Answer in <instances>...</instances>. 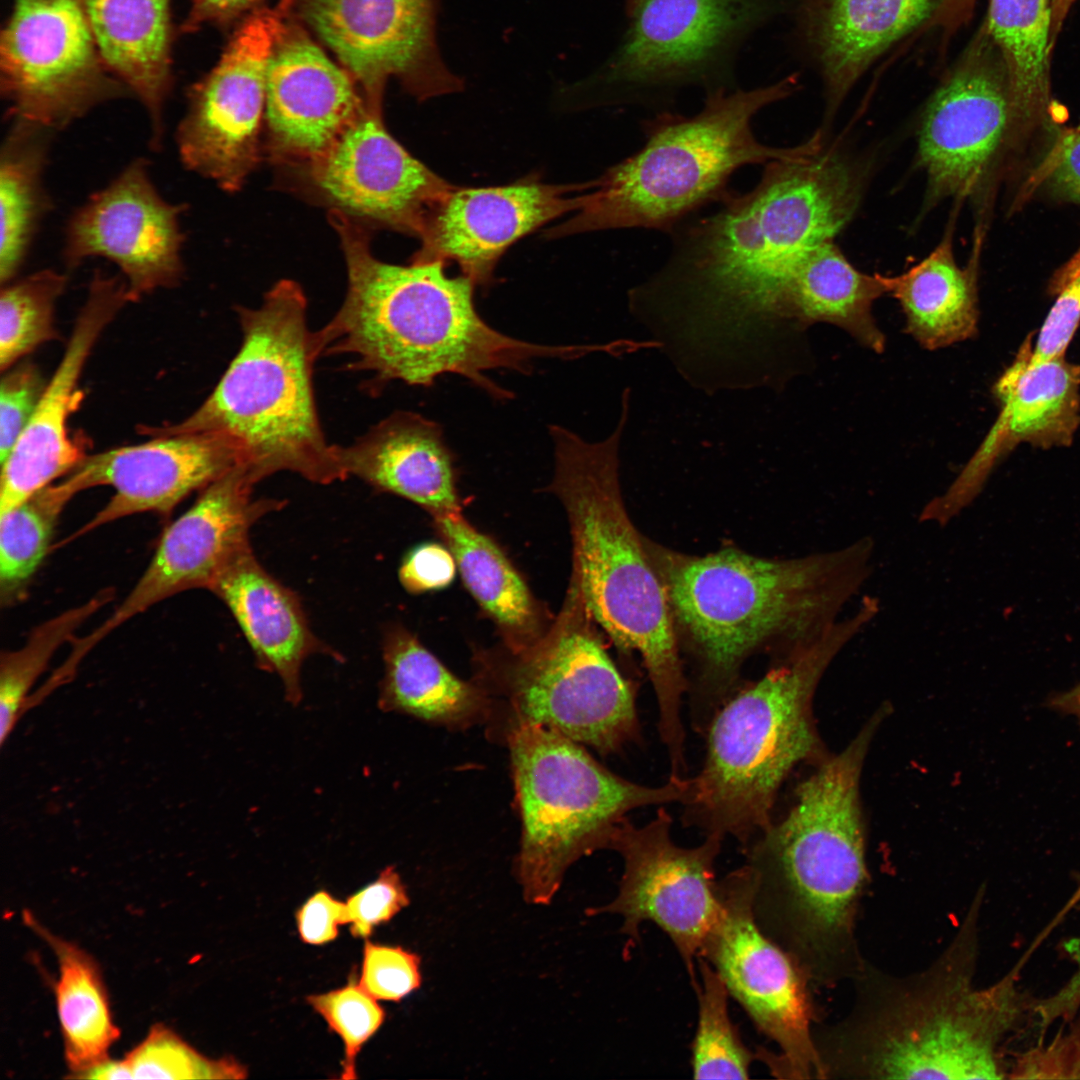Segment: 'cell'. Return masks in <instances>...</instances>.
Returning <instances> with one entry per match:
<instances>
[{
	"label": "cell",
	"mask_w": 1080,
	"mask_h": 1080,
	"mask_svg": "<svg viewBox=\"0 0 1080 1080\" xmlns=\"http://www.w3.org/2000/svg\"><path fill=\"white\" fill-rule=\"evenodd\" d=\"M237 464L236 445L214 432L152 436L141 444L86 455L64 478L77 493L100 486H109L114 493L57 546L131 515H169L187 496Z\"/></svg>",
	"instance_id": "cell-23"
},
{
	"label": "cell",
	"mask_w": 1080,
	"mask_h": 1080,
	"mask_svg": "<svg viewBox=\"0 0 1080 1080\" xmlns=\"http://www.w3.org/2000/svg\"><path fill=\"white\" fill-rule=\"evenodd\" d=\"M1051 0H991L984 30L1006 75L1016 132L1033 130L1050 103Z\"/></svg>",
	"instance_id": "cell-34"
},
{
	"label": "cell",
	"mask_w": 1080,
	"mask_h": 1080,
	"mask_svg": "<svg viewBox=\"0 0 1080 1080\" xmlns=\"http://www.w3.org/2000/svg\"><path fill=\"white\" fill-rule=\"evenodd\" d=\"M367 105L345 69L303 31L286 26L266 76L265 142L274 160L308 165Z\"/></svg>",
	"instance_id": "cell-26"
},
{
	"label": "cell",
	"mask_w": 1080,
	"mask_h": 1080,
	"mask_svg": "<svg viewBox=\"0 0 1080 1080\" xmlns=\"http://www.w3.org/2000/svg\"><path fill=\"white\" fill-rule=\"evenodd\" d=\"M130 301L124 278L96 270L63 356L26 428L1 462L0 513L66 476L87 455L68 424L79 408V381L101 334Z\"/></svg>",
	"instance_id": "cell-24"
},
{
	"label": "cell",
	"mask_w": 1080,
	"mask_h": 1080,
	"mask_svg": "<svg viewBox=\"0 0 1080 1080\" xmlns=\"http://www.w3.org/2000/svg\"><path fill=\"white\" fill-rule=\"evenodd\" d=\"M456 567L450 550L427 543L406 556L400 566L399 578L409 592H426L447 586L455 576Z\"/></svg>",
	"instance_id": "cell-49"
},
{
	"label": "cell",
	"mask_w": 1080,
	"mask_h": 1080,
	"mask_svg": "<svg viewBox=\"0 0 1080 1080\" xmlns=\"http://www.w3.org/2000/svg\"><path fill=\"white\" fill-rule=\"evenodd\" d=\"M888 294L886 275L858 270L833 240L806 250L781 290L773 324L776 353L781 342L813 324L834 325L876 353L886 339L873 315L874 302Z\"/></svg>",
	"instance_id": "cell-30"
},
{
	"label": "cell",
	"mask_w": 1080,
	"mask_h": 1080,
	"mask_svg": "<svg viewBox=\"0 0 1080 1080\" xmlns=\"http://www.w3.org/2000/svg\"><path fill=\"white\" fill-rule=\"evenodd\" d=\"M793 0H634L617 48L585 84L617 104L656 102L688 86L731 88L742 43Z\"/></svg>",
	"instance_id": "cell-11"
},
{
	"label": "cell",
	"mask_w": 1080,
	"mask_h": 1080,
	"mask_svg": "<svg viewBox=\"0 0 1080 1080\" xmlns=\"http://www.w3.org/2000/svg\"><path fill=\"white\" fill-rule=\"evenodd\" d=\"M633 2L634 0H625V10H627L633 4Z\"/></svg>",
	"instance_id": "cell-55"
},
{
	"label": "cell",
	"mask_w": 1080,
	"mask_h": 1080,
	"mask_svg": "<svg viewBox=\"0 0 1080 1080\" xmlns=\"http://www.w3.org/2000/svg\"><path fill=\"white\" fill-rule=\"evenodd\" d=\"M184 209L161 196L147 160L137 158L70 216L64 262L74 268L88 258L108 259L120 269L131 302L175 287L184 276Z\"/></svg>",
	"instance_id": "cell-20"
},
{
	"label": "cell",
	"mask_w": 1080,
	"mask_h": 1080,
	"mask_svg": "<svg viewBox=\"0 0 1080 1080\" xmlns=\"http://www.w3.org/2000/svg\"><path fill=\"white\" fill-rule=\"evenodd\" d=\"M296 922L301 939L308 944H324L338 935V927L347 924L346 904L326 891L312 895L297 911Z\"/></svg>",
	"instance_id": "cell-51"
},
{
	"label": "cell",
	"mask_w": 1080,
	"mask_h": 1080,
	"mask_svg": "<svg viewBox=\"0 0 1080 1080\" xmlns=\"http://www.w3.org/2000/svg\"><path fill=\"white\" fill-rule=\"evenodd\" d=\"M347 475L404 497L433 516L460 511L454 455L441 426L420 414L397 411L351 445L340 446Z\"/></svg>",
	"instance_id": "cell-28"
},
{
	"label": "cell",
	"mask_w": 1080,
	"mask_h": 1080,
	"mask_svg": "<svg viewBox=\"0 0 1080 1080\" xmlns=\"http://www.w3.org/2000/svg\"><path fill=\"white\" fill-rule=\"evenodd\" d=\"M1000 54L976 37L928 98L918 125L917 163L926 177L924 209L982 193L1016 126Z\"/></svg>",
	"instance_id": "cell-15"
},
{
	"label": "cell",
	"mask_w": 1080,
	"mask_h": 1080,
	"mask_svg": "<svg viewBox=\"0 0 1080 1080\" xmlns=\"http://www.w3.org/2000/svg\"><path fill=\"white\" fill-rule=\"evenodd\" d=\"M1043 171L1048 186L1058 197L1080 204V133L1075 128L1059 136Z\"/></svg>",
	"instance_id": "cell-50"
},
{
	"label": "cell",
	"mask_w": 1080,
	"mask_h": 1080,
	"mask_svg": "<svg viewBox=\"0 0 1080 1080\" xmlns=\"http://www.w3.org/2000/svg\"><path fill=\"white\" fill-rule=\"evenodd\" d=\"M245 1068L231 1058H208L171 1029L154 1025L145 1039L118 1061L91 1068L81 1079H239Z\"/></svg>",
	"instance_id": "cell-41"
},
{
	"label": "cell",
	"mask_w": 1080,
	"mask_h": 1080,
	"mask_svg": "<svg viewBox=\"0 0 1080 1080\" xmlns=\"http://www.w3.org/2000/svg\"><path fill=\"white\" fill-rule=\"evenodd\" d=\"M866 595L814 644L774 658L759 679L738 687L712 716L706 752L683 823L705 836H730L741 847L766 831L782 784L802 763L824 754L813 718L817 687L837 655L879 614Z\"/></svg>",
	"instance_id": "cell-7"
},
{
	"label": "cell",
	"mask_w": 1080,
	"mask_h": 1080,
	"mask_svg": "<svg viewBox=\"0 0 1080 1080\" xmlns=\"http://www.w3.org/2000/svg\"><path fill=\"white\" fill-rule=\"evenodd\" d=\"M306 166L335 209L418 237L454 187L406 151L369 105Z\"/></svg>",
	"instance_id": "cell-21"
},
{
	"label": "cell",
	"mask_w": 1080,
	"mask_h": 1080,
	"mask_svg": "<svg viewBox=\"0 0 1080 1080\" xmlns=\"http://www.w3.org/2000/svg\"><path fill=\"white\" fill-rule=\"evenodd\" d=\"M718 894L720 916L699 957L720 975L758 1031L777 1046L776 1055H762L775 1076L820 1079L814 987L791 955L760 928L744 865L718 881Z\"/></svg>",
	"instance_id": "cell-13"
},
{
	"label": "cell",
	"mask_w": 1080,
	"mask_h": 1080,
	"mask_svg": "<svg viewBox=\"0 0 1080 1080\" xmlns=\"http://www.w3.org/2000/svg\"><path fill=\"white\" fill-rule=\"evenodd\" d=\"M983 899L927 967L893 975L866 961L848 1012L815 1027L820 1079L1007 1078L1001 1044L1033 1005L1013 973L974 985Z\"/></svg>",
	"instance_id": "cell-3"
},
{
	"label": "cell",
	"mask_w": 1080,
	"mask_h": 1080,
	"mask_svg": "<svg viewBox=\"0 0 1080 1080\" xmlns=\"http://www.w3.org/2000/svg\"><path fill=\"white\" fill-rule=\"evenodd\" d=\"M522 823L517 875L525 900L549 904L567 869L608 848L616 827L639 808L683 804L691 778L642 785L596 761L581 744L537 724H512L508 734Z\"/></svg>",
	"instance_id": "cell-10"
},
{
	"label": "cell",
	"mask_w": 1080,
	"mask_h": 1080,
	"mask_svg": "<svg viewBox=\"0 0 1080 1080\" xmlns=\"http://www.w3.org/2000/svg\"><path fill=\"white\" fill-rule=\"evenodd\" d=\"M630 410L622 392L613 432L587 442L550 425L555 473L550 489L570 524L574 587L593 621L625 653L641 658L658 706V732L677 739L684 732L683 701L688 678L663 585L621 494L619 448Z\"/></svg>",
	"instance_id": "cell-6"
},
{
	"label": "cell",
	"mask_w": 1080,
	"mask_h": 1080,
	"mask_svg": "<svg viewBox=\"0 0 1080 1080\" xmlns=\"http://www.w3.org/2000/svg\"><path fill=\"white\" fill-rule=\"evenodd\" d=\"M570 600L568 615L508 672L512 724L541 725L615 754L642 739L636 687L606 652L575 587Z\"/></svg>",
	"instance_id": "cell-12"
},
{
	"label": "cell",
	"mask_w": 1080,
	"mask_h": 1080,
	"mask_svg": "<svg viewBox=\"0 0 1080 1080\" xmlns=\"http://www.w3.org/2000/svg\"><path fill=\"white\" fill-rule=\"evenodd\" d=\"M359 984L376 1000L400 1001L421 985L420 958L399 946L366 942Z\"/></svg>",
	"instance_id": "cell-45"
},
{
	"label": "cell",
	"mask_w": 1080,
	"mask_h": 1080,
	"mask_svg": "<svg viewBox=\"0 0 1080 1080\" xmlns=\"http://www.w3.org/2000/svg\"><path fill=\"white\" fill-rule=\"evenodd\" d=\"M1075 130L1080 133V124L1075 127Z\"/></svg>",
	"instance_id": "cell-56"
},
{
	"label": "cell",
	"mask_w": 1080,
	"mask_h": 1080,
	"mask_svg": "<svg viewBox=\"0 0 1080 1080\" xmlns=\"http://www.w3.org/2000/svg\"><path fill=\"white\" fill-rule=\"evenodd\" d=\"M1076 0H1051V29L1050 41L1054 42L1062 24Z\"/></svg>",
	"instance_id": "cell-54"
},
{
	"label": "cell",
	"mask_w": 1080,
	"mask_h": 1080,
	"mask_svg": "<svg viewBox=\"0 0 1080 1080\" xmlns=\"http://www.w3.org/2000/svg\"><path fill=\"white\" fill-rule=\"evenodd\" d=\"M797 88L794 75L751 89L718 88L706 92L692 116L666 112L648 120L644 145L586 182L579 209L547 234L627 228L670 233L697 209L726 197L730 178L744 166L819 150L818 131L793 147L767 145L754 133L758 113Z\"/></svg>",
	"instance_id": "cell-9"
},
{
	"label": "cell",
	"mask_w": 1080,
	"mask_h": 1080,
	"mask_svg": "<svg viewBox=\"0 0 1080 1080\" xmlns=\"http://www.w3.org/2000/svg\"><path fill=\"white\" fill-rule=\"evenodd\" d=\"M1007 1078H1080V1018L1049 1043L1019 1055Z\"/></svg>",
	"instance_id": "cell-48"
},
{
	"label": "cell",
	"mask_w": 1080,
	"mask_h": 1080,
	"mask_svg": "<svg viewBox=\"0 0 1080 1080\" xmlns=\"http://www.w3.org/2000/svg\"><path fill=\"white\" fill-rule=\"evenodd\" d=\"M409 903L406 888L394 867L385 868L378 878L345 902L351 933L367 937L373 928L393 918Z\"/></svg>",
	"instance_id": "cell-47"
},
{
	"label": "cell",
	"mask_w": 1080,
	"mask_h": 1080,
	"mask_svg": "<svg viewBox=\"0 0 1080 1080\" xmlns=\"http://www.w3.org/2000/svg\"><path fill=\"white\" fill-rule=\"evenodd\" d=\"M307 1001L343 1041L345 1060L342 1078H356V1056L382 1025L385 1017L383 1009L359 983L311 995Z\"/></svg>",
	"instance_id": "cell-43"
},
{
	"label": "cell",
	"mask_w": 1080,
	"mask_h": 1080,
	"mask_svg": "<svg viewBox=\"0 0 1080 1080\" xmlns=\"http://www.w3.org/2000/svg\"><path fill=\"white\" fill-rule=\"evenodd\" d=\"M344 252V301L315 340L320 356L345 355L351 369L371 374L373 385L401 380L430 386L444 374L463 376L498 399L511 393L486 377L507 368L530 369L535 358L573 359L591 345L550 346L522 341L491 327L474 303V283L448 276L442 261L382 262L368 232L354 219L333 222Z\"/></svg>",
	"instance_id": "cell-5"
},
{
	"label": "cell",
	"mask_w": 1080,
	"mask_h": 1080,
	"mask_svg": "<svg viewBox=\"0 0 1080 1080\" xmlns=\"http://www.w3.org/2000/svg\"><path fill=\"white\" fill-rule=\"evenodd\" d=\"M888 706L838 754L800 782L787 813L743 846L760 928L814 988L851 982L863 969L857 920L869 882L860 778Z\"/></svg>",
	"instance_id": "cell-4"
},
{
	"label": "cell",
	"mask_w": 1080,
	"mask_h": 1080,
	"mask_svg": "<svg viewBox=\"0 0 1080 1080\" xmlns=\"http://www.w3.org/2000/svg\"><path fill=\"white\" fill-rule=\"evenodd\" d=\"M698 1023L692 1044L691 1067L695 1079H748L753 1053L742 1042L728 1009L729 991L715 969L697 959Z\"/></svg>",
	"instance_id": "cell-42"
},
{
	"label": "cell",
	"mask_w": 1080,
	"mask_h": 1080,
	"mask_svg": "<svg viewBox=\"0 0 1080 1080\" xmlns=\"http://www.w3.org/2000/svg\"><path fill=\"white\" fill-rule=\"evenodd\" d=\"M954 220L942 239L915 265L886 275L888 295L899 303L906 332L924 349L937 350L974 337L978 329L977 275L980 238L966 266L958 265Z\"/></svg>",
	"instance_id": "cell-32"
},
{
	"label": "cell",
	"mask_w": 1080,
	"mask_h": 1080,
	"mask_svg": "<svg viewBox=\"0 0 1080 1080\" xmlns=\"http://www.w3.org/2000/svg\"><path fill=\"white\" fill-rule=\"evenodd\" d=\"M999 415L954 481L922 508L921 523L943 527L982 491L990 473L1019 443L1068 446L1080 424V366L1065 356L1030 362L1024 346L994 385Z\"/></svg>",
	"instance_id": "cell-22"
},
{
	"label": "cell",
	"mask_w": 1080,
	"mask_h": 1080,
	"mask_svg": "<svg viewBox=\"0 0 1080 1080\" xmlns=\"http://www.w3.org/2000/svg\"><path fill=\"white\" fill-rule=\"evenodd\" d=\"M679 642L692 662V726L704 734L739 687L757 652L791 654L821 639L874 569L875 543L861 537L834 550L766 558L735 547L704 556L644 538Z\"/></svg>",
	"instance_id": "cell-2"
},
{
	"label": "cell",
	"mask_w": 1080,
	"mask_h": 1080,
	"mask_svg": "<svg viewBox=\"0 0 1080 1080\" xmlns=\"http://www.w3.org/2000/svg\"><path fill=\"white\" fill-rule=\"evenodd\" d=\"M260 0H190V9L183 22L182 32H192L204 24H223Z\"/></svg>",
	"instance_id": "cell-52"
},
{
	"label": "cell",
	"mask_w": 1080,
	"mask_h": 1080,
	"mask_svg": "<svg viewBox=\"0 0 1080 1080\" xmlns=\"http://www.w3.org/2000/svg\"><path fill=\"white\" fill-rule=\"evenodd\" d=\"M67 276L52 269L2 285L0 294V370L4 372L37 347L58 338L57 300Z\"/></svg>",
	"instance_id": "cell-40"
},
{
	"label": "cell",
	"mask_w": 1080,
	"mask_h": 1080,
	"mask_svg": "<svg viewBox=\"0 0 1080 1080\" xmlns=\"http://www.w3.org/2000/svg\"><path fill=\"white\" fill-rule=\"evenodd\" d=\"M285 28L278 11L253 13L190 88L175 134L180 160L227 192L238 191L260 159L267 69Z\"/></svg>",
	"instance_id": "cell-17"
},
{
	"label": "cell",
	"mask_w": 1080,
	"mask_h": 1080,
	"mask_svg": "<svg viewBox=\"0 0 1080 1080\" xmlns=\"http://www.w3.org/2000/svg\"><path fill=\"white\" fill-rule=\"evenodd\" d=\"M1056 299L1042 324L1034 347L1025 342L1030 362L1065 356L1080 323V256L1068 263L1052 280Z\"/></svg>",
	"instance_id": "cell-44"
},
{
	"label": "cell",
	"mask_w": 1080,
	"mask_h": 1080,
	"mask_svg": "<svg viewBox=\"0 0 1080 1080\" xmlns=\"http://www.w3.org/2000/svg\"><path fill=\"white\" fill-rule=\"evenodd\" d=\"M78 493L67 479L52 483L0 513V600H19L48 552L56 524Z\"/></svg>",
	"instance_id": "cell-38"
},
{
	"label": "cell",
	"mask_w": 1080,
	"mask_h": 1080,
	"mask_svg": "<svg viewBox=\"0 0 1080 1080\" xmlns=\"http://www.w3.org/2000/svg\"><path fill=\"white\" fill-rule=\"evenodd\" d=\"M0 383V460L7 457L26 428L45 390V379L31 361L16 363Z\"/></svg>",
	"instance_id": "cell-46"
},
{
	"label": "cell",
	"mask_w": 1080,
	"mask_h": 1080,
	"mask_svg": "<svg viewBox=\"0 0 1080 1080\" xmlns=\"http://www.w3.org/2000/svg\"><path fill=\"white\" fill-rule=\"evenodd\" d=\"M103 62L144 106L150 145L164 136L173 84L171 0H80Z\"/></svg>",
	"instance_id": "cell-31"
},
{
	"label": "cell",
	"mask_w": 1080,
	"mask_h": 1080,
	"mask_svg": "<svg viewBox=\"0 0 1080 1080\" xmlns=\"http://www.w3.org/2000/svg\"><path fill=\"white\" fill-rule=\"evenodd\" d=\"M586 183L453 187L435 206L413 261L455 262L474 284H487L501 255L542 225L575 212Z\"/></svg>",
	"instance_id": "cell-25"
},
{
	"label": "cell",
	"mask_w": 1080,
	"mask_h": 1080,
	"mask_svg": "<svg viewBox=\"0 0 1080 1080\" xmlns=\"http://www.w3.org/2000/svg\"><path fill=\"white\" fill-rule=\"evenodd\" d=\"M256 483L237 464L200 491L166 527L146 569L112 614L83 636L93 649L109 634L154 605L191 589L211 591L221 573L250 548L252 526L285 503L255 498Z\"/></svg>",
	"instance_id": "cell-19"
},
{
	"label": "cell",
	"mask_w": 1080,
	"mask_h": 1080,
	"mask_svg": "<svg viewBox=\"0 0 1080 1080\" xmlns=\"http://www.w3.org/2000/svg\"><path fill=\"white\" fill-rule=\"evenodd\" d=\"M211 592L237 621L257 666L282 680L292 705L302 698L300 672L309 656L340 658L315 636L297 595L263 568L251 547L227 566Z\"/></svg>",
	"instance_id": "cell-29"
},
{
	"label": "cell",
	"mask_w": 1080,
	"mask_h": 1080,
	"mask_svg": "<svg viewBox=\"0 0 1080 1080\" xmlns=\"http://www.w3.org/2000/svg\"><path fill=\"white\" fill-rule=\"evenodd\" d=\"M0 38V88L11 118L53 131L131 96L107 69L80 0H11Z\"/></svg>",
	"instance_id": "cell-14"
},
{
	"label": "cell",
	"mask_w": 1080,
	"mask_h": 1080,
	"mask_svg": "<svg viewBox=\"0 0 1080 1080\" xmlns=\"http://www.w3.org/2000/svg\"><path fill=\"white\" fill-rule=\"evenodd\" d=\"M461 577L480 606L508 630H526L534 618L530 592L499 547L460 511L434 516Z\"/></svg>",
	"instance_id": "cell-37"
},
{
	"label": "cell",
	"mask_w": 1080,
	"mask_h": 1080,
	"mask_svg": "<svg viewBox=\"0 0 1080 1080\" xmlns=\"http://www.w3.org/2000/svg\"><path fill=\"white\" fill-rule=\"evenodd\" d=\"M304 20L381 110L385 83L419 100L459 91L436 39V0H301Z\"/></svg>",
	"instance_id": "cell-18"
},
{
	"label": "cell",
	"mask_w": 1080,
	"mask_h": 1080,
	"mask_svg": "<svg viewBox=\"0 0 1080 1080\" xmlns=\"http://www.w3.org/2000/svg\"><path fill=\"white\" fill-rule=\"evenodd\" d=\"M383 660L378 699L382 711L452 728H464L489 716L488 695L456 677L402 627L385 632Z\"/></svg>",
	"instance_id": "cell-33"
},
{
	"label": "cell",
	"mask_w": 1080,
	"mask_h": 1080,
	"mask_svg": "<svg viewBox=\"0 0 1080 1080\" xmlns=\"http://www.w3.org/2000/svg\"><path fill=\"white\" fill-rule=\"evenodd\" d=\"M236 311L241 346L212 393L184 420L140 432L226 435L256 484L284 471L318 484L346 479L340 446L328 442L317 412L313 367L319 354L304 291L281 280L258 307Z\"/></svg>",
	"instance_id": "cell-8"
},
{
	"label": "cell",
	"mask_w": 1080,
	"mask_h": 1080,
	"mask_svg": "<svg viewBox=\"0 0 1080 1080\" xmlns=\"http://www.w3.org/2000/svg\"><path fill=\"white\" fill-rule=\"evenodd\" d=\"M0 152V282L14 280L50 205L43 176L53 130L11 118Z\"/></svg>",
	"instance_id": "cell-35"
},
{
	"label": "cell",
	"mask_w": 1080,
	"mask_h": 1080,
	"mask_svg": "<svg viewBox=\"0 0 1080 1080\" xmlns=\"http://www.w3.org/2000/svg\"><path fill=\"white\" fill-rule=\"evenodd\" d=\"M1048 703L1054 710L1074 715L1080 722V683L1066 692L1053 696Z\"/></svg>",
	"instance_id": "cell-53"
},
{
	"label": "cell",
	"mask_w": 1080,
	"mask_h": 1080,
	"mask_svg": "<svg viewBox=\"0 0 1080 1080\" xmlns=\"http://www.w3.org/2000/svg\"><path fill=\"white\" fill-rule=\"evenodd\" d=\"M764 167L751 190L678 224L668 258L628 292L648 339L707 393L760 383L789 273L806 250L846 227L863 196L865 168L836 149Z\"/></svg>",
	"instance_id": "cell-1"
},
{
	"label": "cell",
	"mask_w": 1080,
	"mask_h": 1080,
	"mask_svg": "<svg viewBox=\"0 0 1080 1080\" xmlns=\"http://www.w3.org/2000/svg\"><path fill=\"white\" fill-rule=\"evenodd\" d=\"M672 817L660 807L648 823L638 826L628 818L615 829L609 849L623 859L617 896L590 914L612 913L623 920L622 932L639 938V928L653 922L671 939L697 985L694 961L716 925L721 911L715 861L723 838L705 836L694 847L672 838Z\"/></svg>",
	"instance_id": "cell-16"
},
{
	"label": "cell",
	"mask_w": 1080,
	"mask_h": 1080,
	"mask_svg": "<svg viewBox=\"0 0 1080 1080\" xmlns=\"http://www.w3.org/2000/svg\"><path fill=\"white\" fill-rule=\"evenodd\" d=\"M25 922L53 949L59 964L55 993L64 1055L73 1078L108 1059L120 1032L112 1021L107 993L93 958L25 913Z\"/></svg>",
	"instance_id": "cell-36"
},
{
	"label": "cell",
	"mask_w": 1080,
	"mask_h": 1080,
	"mask_svg": "<svg viewBox=\"0 0 1080 1080\" xmlns=\"http://www.w3.org/2000/svg\"><path fill=\"white\" fill-rule=\"evenodd\" d=\"M111 590L63 611L38 625L24 645L2 653L0 662V742L4 745L28 711L29 692L45 672L56 651L75 638V632L112 598Z\"/></svg>",
	"instance_id": "cell-39"
},
{
	"label": "cell",
	"mask_w": 1080,
	"mask_h": 1080,
	"mask_svg": "<svg viewBox=\"0 0 1080 1080\" xmlns=\"http://www.w3.org/2000/svg\"><path fill=\"white\" fill-rule=\"evenodd\" d=\"M950 0H793L799 44L815 64L831 117L867 70Z\"/></svg>",
	"instance_id": "cell-27"
}]
</instances>
